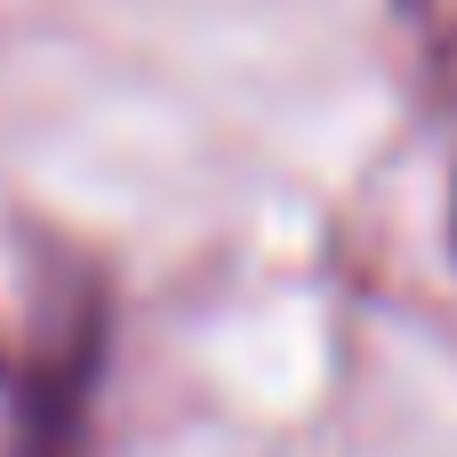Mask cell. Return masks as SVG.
<instances>
[{"label": "cell", "mask_w": 457, "mask_h": 457, "mask_svg": "<svg viewBox=\"0 0 457 457\" xmlns=\"http://www.w3.org/2000/svg\"><path fill=\"white\" fill-rule=\"evenodd\" d=\"M104 361L112 297L88 265H64L0 337V457H88Z\"/></svg>", "instance_id": "cell-1"}, {"label": "cell", "mask_w": 457, "mask_h": 457, "mask_svg": "<svg viewBox=\"0 0 457 457\" xmlns=\"http://www.w3.org/2000/svg\"><path fill=\"white\" fill-rule=\"evenodd\" d=\"M450 249H457V185H450Z\"/></svg>", "instance_id": "cell-2"}]
</instances>
